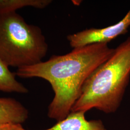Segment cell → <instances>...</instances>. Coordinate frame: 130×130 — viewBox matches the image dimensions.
I'll return each mask as SVG.
<instances>
[{
    "label": "cell",
    "mask_w": 130,
    "mask_h": 130,
    "mask_svg": "<svg viewBox=\"0 0 130 130\" xmlns=\"http://www.w3.org/2000/svg\"><path fill=\"white\" fill-rule=\"evenodd\" d=\"M48 46L42 30L16 12L0 15V59L19 68L42 62Z\"/></svg>",
    "instance_id": "obj_3"
},
{
    "label": "cell",
    "mask_w": 130,
    "mask_h": 130,
    "mask_svg": "<svg viewBox=\"0 0 130 130\" xmlns=\"http://www.w3.org/2000/svg\"><path fill=\"white\" fill-rule=\"evenodd\" d=\"M130 78V36L89 76L71 111L86 112L95 108L107 114L115 112L121 105Z\"/></svg>",
    "instance_id": "obj_2"
},
{
    "label": "cell",
    "mask_w": 130,
    "mask_h": 130,
    "mask_svg": "<svg viewBox=\"0 0 130 130\" xmlns=\"http://www.w3.org/2000/svg\"><path fill=\"white\" fill-rule=\"evenodd\" d=\"M0 130H28L24 128L22 124L5 123L0 124Z\"/></svg>",
    "instance_id": "obj_9"
},
{
    "label": "cell",
    "mask_w": 130,
    "mask_h": 130,
    "mask_svg": "<svg viewBox=\"0 0 130 130\" xmlns=\"http://www.w3.org/2000/svg\"><path fill=\"white\" fill-rule=\"evenodd\" d=\"M85 112L71 111L63 120L42 130H107L101 120H87Z\"/></svg>",
    "instance_id": "obj_5"
},
{
    "label": "cell",
    "mask_w": 130,
    "mask_h": 130,
    "mask_svg": "<svg viewBox=\"0 0 130 130\" xmlns=\"http://www.w3.org/2000/svg\"><path fill=\"white\" fill-rule=\"evenodd\" d=\"M130 27V9L116 24L101 28H92L70 34L67 40L73 49L94 43H107L119 36L125 34Z\"/></svg>",
    "instance_id": "obj_4"
},
{
    "label": "cell",
    "mask_w": 130,
    "mask_h": 130,
    "mask_svg": "<svg viewBox=\"0 0 130 130\" xmlns=\"http://www.w3.org/2000/svg\"><path fill=\"white\" fill-rule=\"evenodd\" d=\"M52 3L51 0H0V15L16 12L26 7L44 9Z\"/></svg>",
    "instance_id": "obj_8"
},
{
    "label": "cell",
    "mask_w": 130,
    "mask_h": 130,
    "mask_svg": "<svg viewBox=\"0 0 130 130\" xmlns=\"http://www.w3.org/2000/svg\"><path fill=\"white\" fill-rule=\"evenodd\" d=\"M114 51L107 43L92 44L73 49L66 55H53L46 61L19 68L15 73L22 78H42L50 84L55 95L47 114L59 121L71 111L89 76Z\"/></svg>",
    "instance_id": "obj_1"
},
{
    "label": "cell",
    "mask_w": 130,
    "mask_h": 130,
    "mask_svg": "<svg viewBox=\"0 0 130 130\" xmlns=\"http://www.w3.org/2000/svg\"><path fill=\"white\" fill-rule=\"evenodd\" d=\"M28 116V110L16 99L0 98V124H22Z\"/></svg>",
    "instance_id": "obj_6"
},
{
    "label": "cell",
    "mask_w": 130,
    "mask_h": 130,
    "mask_svg": "<svg viewBox=\"0 0 130 130\" xmlns=\"http://www.w3.org/2000/svg\"><path fill=\"white\" fill-rule=\"evenodd\" d=\"M15 73L0 59V91L6 93H26L28 89L15 78Z\"/></svg>",
    "instance_id": "obj_7"
}]
</instances>
